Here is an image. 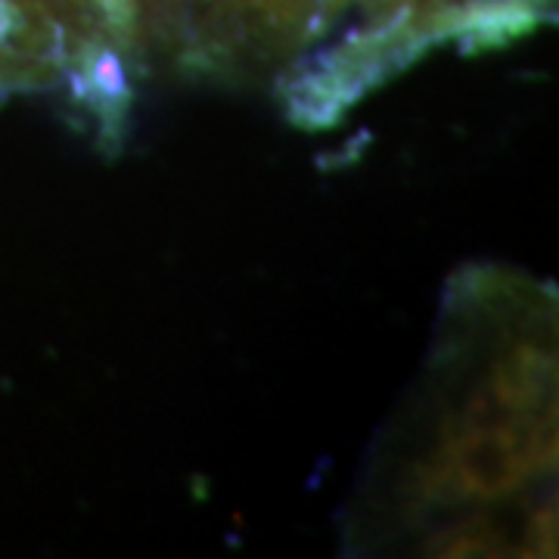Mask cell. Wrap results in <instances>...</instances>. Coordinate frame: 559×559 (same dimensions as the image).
Returning a JSON list of instances; mask_svg holds the SVG:
<instances>
[{"instance_id": "cell-1", "label": "cell", "mask_w": 559, "mask_h": 559, "mask_svg": "<svg viewBox=\"0 0 559 559\" xmlns=\"http://www.w3.org/2000/svg\"><path fill=\"white\" fill-rule=\"evenodd\" d=\"M454 476L473 495H500L522 476L520 439L510 432H476L454 454Z\"/></svg>"}]
</instances>
